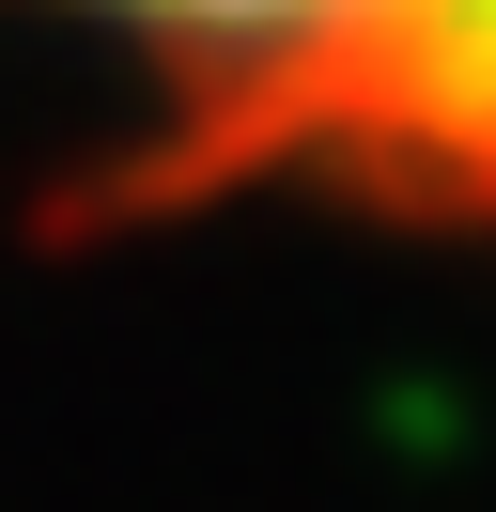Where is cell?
Returning <instances> with one entry per match:
<instances>
[{"label": "cell", "mask_w": 496, "mask_h": 512, "mask_svg": "<svg viewBox=\"0 0 496 512\" xmlns=\"http://www.w3.org/2000/svg\"><path fill=\"white\" fill-rule=\"evenodd\" d=\"M124 94L78 233L326 202L496 249V0H0Z\"/></svg>", "instance_id": "obj_1"}]
</instances>
